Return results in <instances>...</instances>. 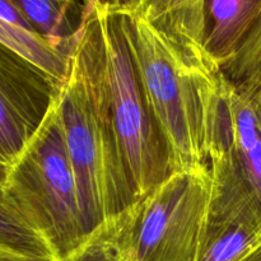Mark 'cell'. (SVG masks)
I'll return each mask as SVG.
<instances>
[{
    "label": "cell",
    "instance_id": "6da1fadb",
    "mask_svg": "<svg viewBox=\"0 0 261 261\" xmlns=\"http://www.w3.org/2000/svg\"><path fill=\"white\" fill-rule=\"evenodd\" d=\"M84 14L61 84L58 107L88 233L139 201L125 167L105 74L93 0Z\"/></svg>",
    "mask_w": 261,
    "mask_h": 261
},
{
    "label": "cell",
    "instance_id": "7a4b0ae2",
    "mask_svg": "<svg viewBox=\"0 0 261 261\" xmlns=\"http://www.w3.org/2000/svg\"><path fill=\"white\" fill-rule=\"evenodd\" d=\"M126 7L133 55L171 172L205 167L226 81L221 65Z\"/></svg>",
    "mask_w": 261,
    "mask_h": 261
},
{
    "label": "cell",
    "instance_id": "3957f363",
    "mask_svg": "<svg viewBox=\"0 0 261 261\" xmlns=\"http://www.w3.org/2000/svg\"><path fill=\"white\" fill-rule=\"evenodd\" d=\"M8 203L41 234L55 261H64L88 237L58 101L9 167Z\"/></svg>",
    "mask_w": 261,
    "mask_h": 261
},
{
    "label": "cell",
    "instance_id": "277c9868",
    "mask_svg": "<svg viewBox=\"0 0 261 261\" xmlns=\"http://www.w3.org/2000/svg\"><path fill=\"white\" fill-rule=\"evenodd\" d=\"M101 28L110 105L138 200L171 173L170 157L132 51L126 0H93Z\"/></svg>",
    "mask_w": 261,
    "mask_h": 261
},
{
    "label": "cell",
    "instance_id": "5b68a950",
    "mask_svg": "<svg viewBox=\"0 0 261 261\" xmlns=\"http://www.w3.org/2000/svg\"><path fill=\"white\" fill-rule=\"evenodd\" d=\"M208 166L212 214L261 226V83L226 78Z\"/></svg>",
    "mask_w": 261,
    "mask_h": 261
},
{
    "label": "cell",
    "instance_id": "8992f818",
    "mask_svg": "<svg viewBox=\"0 0 261 261\" xmlns=\"http://www.w3.org/2000/svg\"><path fill=\"white\" fill-rule=\"evenodd\" d=\"M209 166L171 172L139 201L137 261H198L213 209Z\"/></svg>",
    "mask_w": 261,
    "mask_h": 261
},
{
    "label": "cell",
    "instance_id": "52a82bcc",
    "mask_svg": "<svg viewBox=\"0 0 261 261\" xmlns=\"http://www.w3.org/2000/svg\"><path fill=\"white\" fill-rule=\"evenodd\" d=\"M61 83L0 42V165L12 166L58 101Z\"/></svg>",
    "mask_w": 261,
    "mask_h": 261
},
{
    "label": "cell",
    "instance_id": "ba28073f",
    "mask_svg": "<svg viewBox=\"0 0 261 261\" xmlns=\"http://www.w3.org/2000/svg\"><path fill=\"white\" fill-rule=\"evenodd\" d=\"M260 8L261 0H208L205 47L221 68L237 53Z\"/></svg>",
    "mask_w": 261,
    "mask_h": 261
},
{
    "label": "cell",
    "instance_id": "9c48e42d",
    "mask_svg": "<svg viewBox=\"0 0 261 261\" xmlns=\"http://www.w3.org/2000/svg\"><path fill=\"white\" fill-rule=\"evenodd\" d=\"M133 12L196 50H206L208 0H126Z\"/></svg>",
    "mask_w": 261,
    "mask_h": 261
},
{
    "label": "cell",
    "instance_id": "30bf717a",
    "mask_svg": "<svg viewBox=\"0 0 261 261\" xmlns=\"http://www.w3.org/2000/svg\"><path fill=\"white\" fill-rule=\"evenodd\" d=\"M33 30L70 55L84 14L83 0H8Z\"/></svg>",
    "mask_w": 261,
    "mask_h": 261
},
{
    "label": "cell",
    "instance_id": "8fae6325",
    "mask_svg": "<svg viewBox=\"0 0 261 261\" xmlns=\"http://www.w3.org/2000/svg\"><path fill=\"white\" fill-rule=\"evenodd\" d=\"M198 261H261V226L212 214Z\"/></svg>",
    "mask_w": 261,
    "mask_h": 261
},
{
    "label": "cell",
    "instance_id": "7c38bea8",
    "mask_svg": "<svg viewBox=\"0 0 261 261\" xmlns=\"http://www.w3.org/2000/svg\"><path fill=\"white\" fill-rule=\"evenodd\" d=\"M139 201L96 227L83 245L64 261H137L133 234Z\"/></svg>",
    "mask_w": 261,
    "mask_h": 261
},
{
    "label": "cell",
    "instance_id": "4fadbf2b",
    "mask_svg": "<svg viewBox=\"0 0 261 261\" xmlns=\"http://www.w3.org/2000/svg\"><path fill=\"white\" fill-rule=\"evenodd\" d=\"M0 42L24 56L63 84L68 73L69 56L45 37L0 19Z\"/></svg>",
    "mask_w": 261,
    "mask_h": 261
},
{
    "label": "cell",
    "instance_id": "5bb4252c",
    "mask_svg": "<svg viewBox=\"0 0 261 261\" xmlns=\"http://www.w3.org/2000/svg\"><path fill=\"white\" fill-rule=\"evenodd\" d=\"M0 245H8L55 261L45 240L8 203L4 193L0 194Z\"/></svg>",
    "mask_w": 261,
    "mask_h": 261
},
{
    "label": "cell",
    "instance_id": "9a60e30c",
    "mask_svg": "<svg viewBox=\"0 0 261 261\" xmlns=\"http://www.w3.org/2000/svg\"><path fill=\"white\" fill-rule=\"evenodd\" d=\"M222 71L231 83H261V8L251 30Z\"/></svg>",
    "mask_w": 261,
    "mask_h": 261
},
{
    "label": "cell",
    "instance_id": "2e32d148",
    "mask_svg": "<svg viewBox=\"0 0 261 261\" xmlns=\"http://www.w3.org/2000/svg\"><path fill=\"white\" fill-rule=\"evenodd\" d=\"M0 19L13 25L23 28V30L30 31V32L37 33L33 30L32 25L28 23V20L8 0H0Z\"/></svg>",
    "mask_w": 261,
    "mask_h": 261
},
{
    "label": "cell",
    "instance_id": "e0dca14e",
    "mask_svg": "<svg viewBox=\"0 0 261 261\" xmlns=\"http://www.w3.org/2000/svg\"><path fill=\"white\" fill-rule=\"evenodd\" d=\"M0 261H54L48 257L31 254L8 245H0Z\"/></svg>",
    "mask_w": 261,
    "mask_h": 261
},
{
    "label": "cell",
    "instance_id": "ac0fdd59",
    "mask_svg": "<svg viewBox=\"0 0 261 261\" xmlns=\"http://www.w3.org/2000/svg\"><path fill=\"white\" fill-rule=\"evenodd\" d=\"M8 172H9V166L0 165V194H3V189H4L5 181H7Z\"/></svg>",
    "mask_w": 261,
    "mask_h": 261
}]
</instances>
